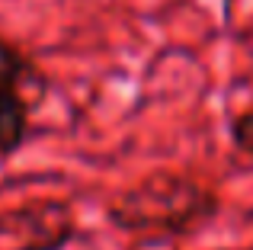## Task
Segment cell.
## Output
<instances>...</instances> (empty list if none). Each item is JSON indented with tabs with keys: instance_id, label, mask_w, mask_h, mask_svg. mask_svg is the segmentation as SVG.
<instances>
[{
	"instance_id": "2",
	"label": "cell",
	"mask_w": 253,
	"mask_h": 250,
	"mask_svg": "<svg viewBox=\"0 0 253 250\" xmlns=\"http://www.w3.org/2000/svg\"><path fill=\"white\" fill-rule=\"evenodd\" d=\"M48 96V77L32 58L0 36V157L16 154L29 135V116Z\"/></svg>"
},
{
	"instance_id": "3",
	"label": "cell",
	"mask_w": 253,
	"mask_h": 250,
	"mask_svg": "<svg viewBox=\"0 0 253 250\" xmlns=\"http://www.w3.org/2000/svg\"><path fill=\"white\" fill-rule=\"evenodd\" d=\"M0 234L16 241L19 250H61L74 238V218L64 202L36 199L0 215Z\"/></svg>"
},
{
	"instance_id": "4",
	"label": "cell",
	"mask_w": 253,
	"mask_h": 250,
	"mask_svg": "<svg viewBox=\"0 0 253 250\" xmlns=\"http://www.w3.org/2000/svg\"><path fill=\"white\" fill-rule=\"evenodd\" d=\"M231 138H234V144L241 151L253 154V109H247L244 116L234 119V125H231Z\"/></svg>"
},
{
	"instance_id": "1",
	"label": "cell",
	"mask_w": 253,
	"mask_h": 250,
	"mask_svg": "<svg viewBox=\"0 0 253 250\" xmlns=\"http://www.w3.org/2000/svg\"><path fill=\"white\" fill-rule=\"evenodd\" d=\"M215 196L176 173H154L109 206V218L128 231H186L211 215Z\"/></svg>"
}]
</instances>
